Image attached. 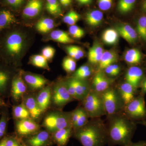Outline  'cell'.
<instances>
[{"label":"cell","instance_id":"cell-1","mask_svg":"<svg viewBox=\"0 0 146 146\" xmlns=\"http://www.w3.org/2000/svg\"><path fill=\"white\" fill-rule=\"evenodd\" d=\"M108 144L109 146H129L137 129V123L123 111L107 117Z\"/></svg>","mask_w":146,"mask_h":146},{"label":"cell","instance_id":"cell-2","mask_svg":"<svg viewBox=\"0 0 146 146\" xmlns=\"http://www.w3.org/2000/svg\"><path fill=\"white\" fill-rule=\"evenodd\" d=\"M72 136L82 146H105L108 143L106 124L101 118L91 119L82 127L73 130Z\"/></svg>","mask_w":146,"mask_h":146},{"label":"cell","instance_id":"cell-3","mask_svg":"<svg viewBox=\"0 0 146 146\" xmlns=\"http://www.w3.org/2000/svg\"><path fill=\"white\" fill-rule=\"evenodd\" d=\"M71 113L61 110L50 112L46 116L43 125L50 133L69 127H72L71 121Z\"/></svg>","mask_w":146,"mask_h":146},{"label":"cell","instance_id":"cell-4","mask_svg":"<svg viewBox=\"0 0 146 146\" xmlns=\"http://www.w3.org/2000/svg\"><path fill=\"white\" fill-rule=\"evenodd\" d=\"M82 101V107L91 119L101 118L102 116L106 115L102 94L91 89Z\"/></svg>","mask_w":146,"mask_h":146},{"label":"cell","instance_id":"cell-5","mask_svg":"<svg viewBox=\"0 0 146 146\" xmlns=\"http://www.w3.org/2000/svg\"><path fill=\"white\" fill-rule=\"evenodd\" d=\"M102 94L107 117L123 111L124 104L117 89L111 86Z\"/></svg>","mask_w":146,"mask_h":146},{"label":"cell","instance_id":"cell-6","mask_svg":"<svg viewBox=\"0 0 146 146\" xmlns=\"http://www.w3.org/2000/svg\"><path fill=\"white\" fill-rule=\"evenodd\" d=\"M123 112L131 119L136 122L146 119V108L144 95L140 94L125 106Z\"/></svg>","mask_w":146,"mask_h":146},{"label":"cell","instance_id":"cell-7","mask_svg":"<svg viewBox=\"0 0 146 146\" xmlns=\"http://www.w3.org/2000/svg\"><path fill=\"white\" fill-rule=\"evenodd\" d=\"M25 39L24 35L19 32L11 33L7 37L5 49L10 56L16 58L23 52L25 48Z\"/></svg>","mask_w":146,"mask_h":146},{"label":"cell","instance_id":"cell-8","mask_svg":"<svg viewBox=\"0 0 146 146\" xmlns=\"http://www.w3.org/2000/svg\"><path fill=\"white\" fill-rule=\"evenodd\" d=\"M52 100L55 106L59 109L75 100L68 92L65 81L58 82L55 85L52 92Z\"/></svg>","mask_w":146,"mask_h":146},{"label":"cell","instance_id":"cell-9","mask_svg":"<svg viewBox=\"0 0 146 146\" xmlns=\"http://www.w3.org/2000/svg\"><path fill=\"white\" fill-rule=\"evenodd\" d=\"M39 128V125L30 118L18 120L16 123V131L19 137L31 136L38 132Z\"/></svg>","mask_w":146,"mask_h":146},{"label":"cell","instance_id":"cell-10","mask_svg":"<svg viewBox=\"0 0 146 146\" xmlns=\"http://www.w3.org/2000/svg\"><path fill=\"white\" fill-rule=\"evenodd\" d=\"M113 81V80L107 77L102 70H99L93 78L91 89L102 94L111 87Z\"/></svg>","mask_w":146,"mask_h":146},{"label":"cell","instance_id":"cell-11","mask_svg":"<svg viewBox=\"0 0 146 146\" xmlns=\"http://www.w3.org/2000/svg\"><path fill=\"white\" fill-rule=\"evenodd\" d=\"M47 130L40 131L27 139L26 144L29 146H47L52 140V136Z\"/></svg>","mask_w":146,"mask_h":146},{"label":"cell","instance_id":"cell-12","mask_svg":"<svg viewBox=\"0 0 146 146\" xmlns=\"http://www.w3.org/2000/svg\"><path fill=\"white\" fill-rule=\"evenodd\" d=\"M25 82L32 90H41L48 84V80L42 76L27 73L23 76Z\"/></svg>","mask_w":146,"mask_h":146},{"label":"cell","instance_id":"cell-13","mask_svg":"<svg viewBox=\"0 0 146 146\" xmlns=\"http://www.w3.org/2000/svg\"><path fill=\"white\" fill-rule=\"evenodd\" d=\"M143 76V72L142 69L137 66H131L129 68L126 74L125 82L137 90L141 84V82Z\"/></svg>","mask_w":146,"mask_h":146},{"label":"cell","instance_id":"cell-14","mask_svg":"<svg viewBox=\"0 0 146 146\" xmlns=\"http://www.w3.org/2000/svg\"><path fill=\"white\" fill-rule=\"evenodd\" d=\"M27 90L26 84L21 74L13 78L11 85V95L13 99L18 101L26 93Z\"/></svg>","mask_w":146,"mask_h":146},{"label":"cell","instance_id":"cell-15","mask_svg":"<svg viewBox=\"0 0 146 146\" xmlns=\"http://www.w3.org/2000/svg\"><path fill=\"white\" fill-rule=\"evenodd\" d=\"M43 7L42 0H29L23 11L25 18H33L38 16Z\"/></svg>","mask_w":146,"mask_h":146},{"label":"cell","instance_id":"cell-16","mask_svg":"<svg viewBox=\"0 0 146 146\" xmlns=\"http://www.w3.org/2000/svg\"><path fill=\"white\" fill-rule=\"evenodd\" d=\"M36 102L42 112L48 108L52 98V90L50 86H45L41 89L36 97Z\"/></svg>","mask_w":146,"mask_h":146},{"label":"cell","instance_id":"cell-17","mask_svg":"<svg viewBox=\"0 0 146 146\" xmlns=\"http://www.w3.org/2000/svg\"><path fill=\"white\" fill-rule=\"evenodd\" d=\"M72 127L65 128L56 131L52 133V141L58 146H65L69 142L70 138L72 136Z\"/></svg>","mask_w":146,"mask_h":146},{"label":"cell","instance_id":"cell-18","mask_svg":"<svg viewBox=\"0 0 146 146\" xmlns=\"http://www.w3.org/2000/svg\"><path fill=\"white\" fill-rule=\"evenodd\" d=\"M23 104L28 110L31 117L33 119H38L42 113L36 102V97L33 95H29L25 97Z\"/></svg>","mask_w":146,"mask_h":146},{"label":"cell","instance_id":"cell-19","mask_svg":"<svg viewBox=\"0 0 146 146\" xmlns=\"http://www.w3.org/2000/svg\"><path fill=\"white\" fill-rule=\"evenodd\" d=\"M76 94L77 100L82 101L89 94L91 90V85L86 81V80H81L72 77Z\"/></svg>","mask_w":146,"mask_h":146},{"label":"cell","instance_id":"cell-20","mask_svg":"<svg viewBox=\"0 0 146 146\" xmlns=\"http://www.w3.org/2000/svg\"><path fill=\"white\" fill-rule=\"evenodd\" d=\"M125 106L135 98L136 90L130 84L125 82L122 83L117 89Z\"/></svg>","mask_w":146,"mask_h":146},{"label":"cell","instance_id":"cell-21","mask_svg":"<svg viewBox=\"0 0 146 146\" xmlns=\"http://www.w3.org/2000/svg\"><path fill=\"white\" fill-rule=\"evenodd\" d=\"M116 29L118 33L130 44L134 43L137 40V33L129 25H121L117 27Z\"/></svg>","mask_w":146,"mask_h":146},{"label":"cell","instance_id":"cell-22","mask_svg":"<svg viewBox=\"0 0 146 146\" xmlns=\"http://www.w3.org/2000/svg\"><path fill=\"white\" fill-rule=\"evenodd\" d=\"M117 55L114 52L111 51L104 52L98 64L99 70H103L108 66L114 64L117 61Z\"/></svg>","mask_w":146,"mask_h":146},{"label":"cell","instance_id":"cell-23","mask_svg":"<svg viewBox=\"0 0 146 146\" xmlns=\"http://www.w3.org/2000/svg\"><path fill=\"white\" fill-rule=\"evenodd\" d=\"M50 38L52 40L62 44H71L74 42L66 32L62 30H54L51 33Z\"/></svg>","mask_w":146,"mask_h":146},{"label":"cell","instance_id":"cell-24","mask_svg":"<svg viewBox=\"0 0 146 146\" xmlns=\"http://www.w3.org/2000/svg\"><path fill=\"white\" fill-rule=\"evenodd\" d=\"M104 52L103 49L100 45L98 44L94 45L89 51L88 60L89 62L92 64H99Z\"/></svg>","mask_w":146,"mask_h":146},{"label":"cell","instance_id":"cell-25","mask_svg":"<svg viewBox=\"0 0 146 146\" xmlns=\"http://www.w3.org/2000/svg\"><path fill=\"white\" fill-rule=\"evenodd\" d=\"M103 14L99 10H95L88 12L86 16V21L90 26H98L101 23Z\"/></svg>","mask_w":146,"mask_h":146},{"label":"cell","instance_id":"cell-26","mask_svg":"<svg viewBox=\"0 0 146 146\" xmlns=\"http://www.w3.org/2000/svg\"><path fill=\"white\" fill-rule=\"evenodd\" d=\"M16 22V18L9 11L3 10L0 11V30Z\"/></svg>","mask_w":146,"mask_h":146},{"label":"cell","instance_id":"cell-27","mask_svg":"<svg viewBox=\"0 0 146 146\" xmlns=\"http://www.w3.org/2000/svg\"><path fill=\"white\" fill-rule=\"evenodd\" d=\"M55 26L54 21L50 18H42L36 24L37 30L42 33H46L52 30Z\"/></svg>","mask_w":146,"mask_h":146},{"label":"cell","instance_id":"cell-28","mask_svg":"<svg viewBox=\"0 0 146 146\" xmlns=\"http://www.w3.org/2000/svg\"><path fill=\"white\" fill-rule=\"evenodd\" d=\"M125 60L128 64L135 65L140 63L141 54L140 51L137 49H131L126 52L124 56Z\"/></svg>","mask_w":146,"mask_h":146},{"label":"cell","instance_id":"cell-29","mask_svg":"<svg viewBox=\"0 0 146 146\" xmlns=\"http://www.w3.org/2000/svg\"><path fill=\"white\" fill-rule=\"evenodd\" d=\"M102 38L104 42L107 44H115L118 42L119 33L114 29H107L103 33Z\"/></svg>","mask_w":146,"mask_h":146},{"label":"cell","instance_id":"cell-30","mask_svg":"<svg viewBox=\"0 0 146 146\" xmlns=\"http://www.w3.org/2000/svg\"><path fill=\"white\" fill-rule=\"evenodd\" d=\"M46 9L48 12L55 16L62 15V9L58 0H46Z\"/></svg>","mask_w":146,"mask_h":146},{"label":"cell","instance_id":"cell-31","mask_svg":"<svg viewBox=\"0 0 146 146\" xmlns=\"http://www.w3.org/2000/svg\"><path fill=\"white\" fill-rule=\"evenodd\" d=\"M14 117L18 120L30 118L29 112L23 104L16 106L13 108Z\"/></svg>","mask_w":146,"mask_h":146},{"label":"cell","instance_id":"cell-32","mask_svg":"<svg viewBox=\"0 0 146 146\" xmlns=\"http://www.w3.org/2000/svg\"><path fill=\"white\" fill-rule=\"evenodd\" d=\"M30 63L37 68L49 70L48 60L42 55H35L32 56L30 58Z\"/></svg>","mask_w":146,"mask_h":146},{"label":"cell","instance_id":"cell-33","mask_svg":"<svg viewBox=\"0 0 146 146\" xmlns=\"http://www.w3.org/2000/svg\"><path fill=\"white\" fill-rule=\"evenodd\" d=\"M92 70L88 65H83L79 68L75 72L74 77L81 80H86L91 76Z\"/></svg>","mask_w":146,"mask_h":146},{"label":"cell","instance_id":"cell-34","mask_svg":"<svg viewBox=\"0 0 146 146\" xmlns=\"http://www.w3.org/2000/svg\"><path fill=\"white\" fill-rule=\"evenodd\" d=\"M136 1V0H119L118 10L121 13H127L133 9Z\"/></svg>","mask_w":146,"mask_h":146},{"label":"cell","instance_id":"cell-35","mask_svg":"<svg viewBox=\"0 0 146 146\" xmlns=\"http://www.w3.org/2000/svg\"><path fill=\"white\" fill-rule=\"evenodd\" d=\"M89 115L82 107H80V114L77 121L73 127V130L77 129L85 125L89 121Z\"/></svg>","mask_w":146,"mask_h":146},{"label":"cell","instance_id":"cell-36","mask_svg":"<svg viewBox=\"0 0 146 146\" xmlns=\"http://www.w3.org/2000/svg\"><path fill=\"white\" fill-rule=\"evenodd\" d=\"M137 31L139 36L146 41V16H142L139 18L137 23Z\"/></svg>","mask_w":146,"mask_h":146},{"label":"cell","instance_id":"cell-37","mask_svg":"<svg viewBox=\"0 0 146 146\" xmlns=\"http://www.w3.org/2000/svg\"><path fill=\"white\" fill-rule=\"evenodd\" d=\"M80 18V16L78 13L74 11L71 10L63 18V21L65 23L69 25H75Z\"/></svg>","mask_w":146,"mask_h":146},{"label":"cell","instance_id":"cell-38","mask_svg":"<svg viewBox=\"0 0 146 146\" xmlns=\"http://www.w3.org/2000/svg\"><path fill=\"white\" fill-rule=\"evenodd\" d=\"M62 66L64 70L67 72L71 73L75 71L76 64L74 58L67 57L63 59Z\"/></svg>","mask_w":146,"mask_h":146},{"label":"cell","instance_id":"cell-39","mask_svg":"<svg viewBox=\"0 0 146 146\" xmlns=\"http://www.w3.org/2000/svg\"><path fill=\"white\" fill-rule=\"evenodd\" d=\"M10 76L7 72L0 70V92L5 91Z\"/></svg>","mask_w":146,"mask_h":146},{"label":"cell","instance_id":"cell-40","mask_svg":"<svg viewBox=\"0 0 146 146\" xmlns=\"http://www.w3.org/2000/svg\"><path fill=\"white\" fill-rule=\"evenodd\" d=\"M69 33L73 38L80 39L83 37L84 35V31L76 25L71 26L69 28Z\"/></svg>","mask_w":146,"mask_h":146},{"label":"cell","instance_id":"cell-41","mask_svg":"<svg viewBox=\"0 0 146 146\" xmlns=\"http://www.w3.org/2000/svg\"><path fill=\"white\" fill-rule=\"evenodd\" d=\"M105 73L110 76H116L119 74L121 72V68L117 64H112L104 69Z\"/></svg>","mask_w":146,"mask_h":146},{"label":"cell","instance_id":"cell-42","mask_svg":"<svg viewBox=\"0 0 146 146\" xmlns=\"http://www.w3.org/2000/svg\"><path fill=\"white\" fill-rule=\"evenodd\" d=\"M55 50L51 46L45 47L42 50V55L48 60H51L54 56Z\"/></svg>","mask_w":146,"mask_h":146},{"label":"cell","instance_id":"cell-43","mask_svg":"<svg viewBox=\"0 0 146 146\" xmlns=\"http://www.w3.org/2000/svg\"><path fill=\"white\" fill-rule=\"evenodd\" d=\"M23 145L19 138L13 136L6 137L5 146H22Z\"/></svg>","mask_w":146,"mask_h":146},{"label":"cell","instance_id":"cell-44","mask_svg":"<svg viewBox=\"0 0 146 146\" xmlns=\"http://www.w3.org/2000/svg\"><path fill=\"white\" fill-rule=\"evenodd\" d=\"M7 119L5 115H3L0 119V140L4 138L6 132Z\"/></svg>","mask_w":146,"mask_h":146},{"label":"cell","instance_id":"cell-45","mask_svg":"<svg viewBox=\"0 0 146 146\" xmlns=\"http://www.w3.org/2000/svg\"><path fill=\"white\" fill-rule=\"evenodd\" d=\"M98 3L101 10L107 11L112 7V0H98Z\"/></svg>","mask_w":146,"mask_h":146},{"label":"cell","instance_id":"cell-46","mask_svg":"<svg viewBox=\"0 0 146 146\" xmlns=\"http://www.w3.org/2000/svg\"><path fill=\"white\" fill-rule=\"evenodd\" d=\"M80 107H78L75 110L72 111L71 113V121L72 128L78 120L80 114Z\"/></svg>","mask_w":146,"mask_h":146},{"label":"cell","instance_id":"cell-47","mask_svg":"<svg viewBox=\"0 0 146 146\" xmlns=\"http://www.w3.org/2000/svg\"><path fill=\"white\" fill-rule=\"evenodd\" d=\"M7 3L14 8H18L23 3L24 0H6Z\"/></svg>","mask_w":146,"mask_h":146},{"label":"cell","instance_id":"cell-48","mask_svg":"<svg viewBox=\"0 0 146 146\" xmlns=\"http://www.w3.org/2000/svg\"><path fill=\"white\" fill-rule=\"evenodd\" d=\"M66 49L67 51L68 52V54L72 58H74L75 60H79V59H80L79 56L74 51L72 48L71 46H68L66 47Z\"/></svg>","mask_w":146,"mask_h":146},{"label":"cell","instance_id":"cell-49","mask_svg":"<svg viewBox=\"0 0 146 146\" xmlns=\"http://www.w3.org/2000/svg\"><path fill=\"white\" fill-rule=\"evenodd\" d=\"M72 48L74 51L79 56L80 58L83 57L84 56V52L81 48L77 46H71Z\"/></svg>","mask_w":146,"mask_h":146},{"label":"cell","instance_id":"cell-50","mask_svg":"<svg viewBox=\"0 0 146 146\" xmlns=\"http://www.w3.org/2000/svg\"><path fill=\"white\" fill-rule=\"evenodd\" d=\"M60 4L63 7H66L71 4L72 2V0H58Z\"/></svg>","mask_w":146,"mask_h":146},{"label":"cell","instance_id":"cell-51","mask_svg":"<svg viewBox=\"0 0 146 146\" xmlns=\"http://www.w3.org/2000/svg\"><path fill=\"white\" fill-rule=\"evenodd\" d=\"M129 146H146V141H140L135 143L132 142Z\"/></svg>","mask_w":146,"mask_h":146},{"label":"cell","instance_id":"cell-52","mask_svg":"<svg viewBox=\"0 0 146 146\" xmlns=\"http://www.w3.org/2000/svg\"><path fill=\"white\" fill-rule=\"evenodd\" d=\"M81 5H88L92 2V0H76Z\"/></svg>","mask_w":146,"mask_h":146},{"label":"cell","instance_id":"cell-53","mask_svg":"<svg viewBox=\"0 0 146 146\" xmlns=\"http://www.w3.org/2000/svg\"><path fill=\"white\" fill-rule=\"evenodd\" d=\"M141 88H142V90L141 91H143L146 88V78L143 81V82L141 84Z\"/></svg>","mask_w":146,"mask_h":146},{"label":"cell","instance_id":"cell-54","mask_svg":"<svg viewBox=\"0 0 146 146\" xmlns=\"http://www.w3.org/2000/svg\"><path fill=\"white\" fill-rule=\"evenodd\" d=\"M6 137L0 140V146H5Z\"/></svg>","mask_w":146,"mask_h":146},{"label":"cell","instance_id":"cell-55","mask_svg":"<svg viewBox=\"0 0 146 146\" xmlns=\"http://www.w3.org/2000/svg\"><path fill=\"white\" fill-rule=\"evenodd\" d=\"M5 105L6 104L5 102H4L0 98V107L5 106Z\"/></svg>","mask_w":146,"mask_h":146},{"label":"cell","instance_id":"cell-56","mask_svg":"<svg viewBox=\"0 0 146 146\" xmlns=\"http://www.w3.org/2000/svg\"><path fill=\"white\" fill-rule=\"evenodd\" d=\"M143 9L145 11H146V0L144 1L143 4Z\"/></svg>","mask_w":146,"mask_h":146},{"label":"cell","instance_id":"cell-57","mask_svg":"<svg viewBox=\"0 0 146 146\" xmlns=\"http://www.w3.org/2000/svg\"><path fill=\"white\" fill-rule=\"evenodd\" d=\"M137 123L141 124L145 126L146 127V121L145 120L139 122Z\"/></svg>","mask_w":146,"mask_h":146},{"label":"cell","instance_id":"cell-58","mask_svg":"<svg viewBox=\"0 0 146 146\" xmlns=\"http://www.w3.org/2000/svg\"><path fill=\"white\" fill-rule=\"evenodd\" d=\"M141 94H143V95H145V94H146V88L143 91H141Z\"/></svg>","mask_w":146,"mask_h":146},{"label":"cell","instance_id":"cell-59","mask_svg":"<svg viewBox=\"0 0 146 146\" xmlns=\"http://www.w3.org/2000/svg\"><path fill=\"white\" fill-rule=\"evenodd\" d=\"M29 146L28 145H27V144L25 143H23V146Z\"/></svg>","mask_w":146,"mask_h":146}]
</instances>
